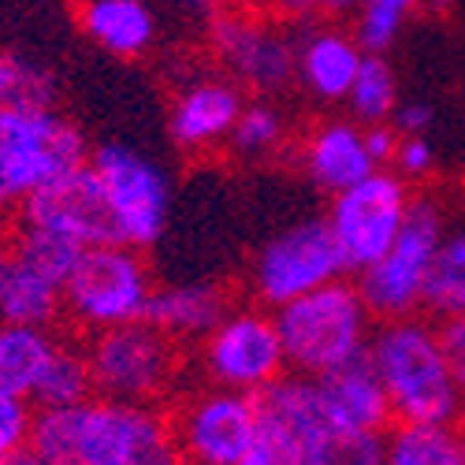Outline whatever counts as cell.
I'll list each match as a JSON object with an SVG mask.
<instances>
[{"mask_svg":"<svg viewBox=\"0 0 465 465\" xmlns=\"http://www.w3.org/2000/svg\"><path fill=\"white\" fill-rule=\"evenodd\" d=\"M436 324H440V339H443L447 361L454 369V380L465 395V317H450V321H436Z\"/></svg>","mask_w":465,"mask_h":465,"instance_id":"cell-34","label":"cell"},{"mask_svg":"<svg viewBox=\"0 0 465 465\" xmlns=\"http://www.w3.org/2000/svg\"><path fill=\"white\" fill-rule=\"evenodd\" d=\"M305 447L309 440L291 420L257 402V436L239 458V465H305Z\"/></svg>","mask_w":465,"mask_h":465,"instance_id":"cell-29","label":"cell"},{"mask_svg":"<svg viewBox=\"0 0 465 465\" xmlns=\"http://www.w3.org/2000/svg\"><path fill=\"white\" fill-rule=\"evenodd\" d=\"M420 8H429L432 15H447L454 8V0H420Z\"/></svg>","mask_w":465,"mask_h":465,"instance_id":"cell-41","label":"cell"},{"mask_svg":"<svg viewBox=\"0 0 465 465\" xmlns=\"http://www.w3.org/2000/svg\"><path fill=\"white\" fill-rule=\"evenodd\" d=\"M86 361L94 395L142 402V406H172L186 391L190 354L186 346L172 342L149 321H131L86 335Z\"/></svg>","mask_w":465,"mask_h":465,"instance_id":"cell-3","label":"cell"},{"mask_svg":"<svg viewBox=\"0 0 465 465\" xmlns=\"http://www.w3.org/2000/svg\"><path fill=\"white\" fill-rule=\"evenodd\" d=\"M183 5L202 8V12H220V8H227V5H235V0H183Z\"/></svg>","mask_w":465,"mask_h":465,"instance_id":"cell-40","label":"cell"},{"mask_svg":"<svg viewBox=\"0 0 465 465\" xmlns=\"http://www.w3.org/2000/svg\"><path fill=\"white\" fill-rule=\"evenodd\" d=\"M391 124L399 134H429L436 124V108L429 101H399Z\"/></svg>","mask_w":465,"mask_h":465,"instance_id":"cell-35","label":"cell"},{"mask_svg":"<svg viewBox=\"0 0 465 465\" xmlns=\"http://www.w3.org/2000/svg\"><path fill=\"white\" fill-rule=\"evenodd\" d=\"M406 12H395V8H383V5H361L354 12V42L365 56H387L395 49V42L402 37V26H406Z\"/></svg>","mask_w":465,"mask_h":465,"instance_id":"cell-31","label":"cell"},{"mask_svg":"<svg viewBox=\"0 0 465 465\" xmlns=\"http://www.w3.org/2000/svg\"><path fill=\"white\" fill-rule=\"evenodd\" d=\"M153 291L157 280L142 250L120 242L86 246L64 280V321L79 335L145 321Z\"/></svg>","mask_w":465,"mask_h":465,"instance_id":"cell-5","label":"cell"},{"mask_svg":"<svg viewBox=\"0 0 465 465\" xmlns=\"http://www.w3.org/2000/svg\"><path fill=\"white\" fill-rule=\"evenodd\" d=\"M432 321L465 317V227L443 231L436 246L429 283H424V309Z\"/></svg>","mask_w":465,"mask_h":465,"instance_id":"cell-24","label":"cell"},{"mask_svg":"<svg viewBox=\"0 0 465 465\" xmlns=\"http://www.w3.org/2000/svg\"><path fill=\"white\" fill-rule=\"evenodd\" d=\"M365 53L354 34L335 23H321L298 42V86L317 104H346Z\"/></svg>","mask_w":465,"mask_h":465,"instance_id":"cell-16","label":"cell"},{"mask_svg":"<svg viewBox=\"0 0 465 465\" xmlns=\"http://www.w3.org/2000/svg\"><path fill=\"white\" fill-rule=\"evenodd\" d=\"M183 465H239L257 436V399L193 383L168 406Z\"/></svg>","mask_w":465,"mask_h":465,"instance_id":"cell-11","label":"cell"},{"mask_svg":"<svg viewBox=\"0 0 465 465\" xmlns=\"http://www.w3.org/2000/svg\"><path fill=\"white\" fill-rule=\"evenodd\" d=\"M246 101V90L227 74H198L175 90L168 108V134L183 153H213L227 145Z\"/></svg>","mask_w":465,"mask_h":465,"instance_id":"cell-14","label":"cell"},{"mask_svg":"<svg viewBox=\"0 0 465 465\" xmlns=\"http://www.w3.org/2000/svg\"><path fill=\"white\" fill-rule=\"evenodd\" d=\"M12 223L53 231V235L83 246V250L97 246V242H115V227H112V216H108L104 190H101L90 161L37 190L34 198L19 209V216Z\"/></svg>","mask_w":465,"mask_h":465,"instance_id":"cell-13","label":"cell"},{"mask_svg":"<svg viewBox=\"0 0 465 465\" xmlns=\"http://www.w3.org/2000/svg\"><path fill=\"white\" fill-rule=\"evenodd\" d=\"M298 164L305 179L321 193L335 198L339 190L361 183L376 172V161L369 157L365 127L354 120H321L298 142Z\"/></svg>","mask_w":465,"mask_h":465,"instance_id":"cell-15","label":"cell"},{"mask_svg":"<svg viewBox=\"0 0 465 465\" xmlns=\"http://www.w3.org/2000/svg\"><path fill=\"white\" fill-rule=\"evenodd\" d=\"M205 42L220 74L253 97H280L298 79V42L287 34V23L261 8L227 5L213 12Z\"/></svg>","mask_w":465,"mask_h":465,"instance_id":"cell-7","label":"cell"},{"mask_svg":"<svg viewBox=\"0 0 465 465\" xmlns=\"http://www.w3.org/2000/svg\"><path fill=\"white\" fill-rule=\"evenodd\" d=\"M317 387H321L328 420L335 424V429L380 432L383 436L395 424L391 406H387V391H383V383H380L369 358H358L351 365L321 376Z\"/></svg>","mask_w":465,"mask_h":465,"instance_id":"cell-19","label":"cell"},{"mask_svg":"<svg viewBox=\"0 0 465 465\" xmlns=\"http://www.w3.org/2000/svg\"><path fill=\"white\" fill-rule=\"evenodd\" d=\"M402 134L395 131V124H369L365 127V145H369V157L376 161V168H391L395 161V149H399Z\"/></svg>","mask_w":465,"mask_h":465,"instance_id":"cell-36","label":"cell"},{"mask_svg":"<svg viewBox=\"0 0 465 465\" xmlns=\"http://www.w3.org/2000/svg\"><path fill=\"white\" fill-rule=\"evenodd\" d=\"M383 465H465V420L391 424L383 432Z\"/></svg>","mask_w":465,"mask_h":465,"instance_id":"cell-22","label":"cell"},{"mask_svg":"<svg viewBox=\"0 0 465 465\" xmlns=\"http://www.w3.org/2000/svg\"><path fill=\"white\" fill-rule=\"evenodd\" d=\"M94 395V380H90V361H86V346L64 339L56 342V351L34 387V410H64V406H79Z\"/></svg>","mask_w":465,"mask_h":465,"instance_id":"cell-23","label":"cell"},{"mask_svg":"<svg viewBox=\"0 0 465 465\" xmlns=\"http://www.w3.org/2000/svg\"><path fill=\"white\" fill-rule=\"evenodd\" d=\"M30 420H34V406L30 402L0 395V465H12L19 454H26Z\"/></svg>","mask_w":465,"mask_h":465,"instance_id":"cell-32","label":"cell"},{"mask_svg":"<svg viewBox=\"0 0 465 465\" xmlns=\"http://www.w3.org/2000/svg\"><path fill=\"white\" fill-rule=\"evenodd\" d=\"M86 161L90 142L60 108H0V220H15L37 190Z\"/></svg>","mask_w":465,"mask_h":465,"instance_id":"cell-4","label":"cell"},{"mask_svg":"<svg viewBox=\"0 0 465 465\" xmlns=\"http://www.w3.org/2000/svg\"><path fill=\"white\" fill-rule=\"evenodd\" d=\"M261 12L280 23H313L321 19V0H261Z\"/></svg>","mask_w":465,"mask_h":465,"instance_id":"cell-37","label":"cell"},{"mask_svg":"<svg viewBox=\"0 0 465 465\" xmlns=\"http://www.w3.org/2000/svg\"><path fill=\"white\" fill-rule=\"evenodd\" d=\"M287 372L321 380L342 365L365 358L376 317L351 276L309 291L276 309Z\"/></svg>","mask_w":465,"mask_h":465,"instance_id":"cell-2","label":"cell"},{"mask_svg":"<svg viewBox=\"0 0 465 465\" xmlns=\"http://www.w3.org/2000/svg\"><path fill=\"white\" fill-rule=\"evenodd\" d=\"M365 358L372 361L395 424H461L465 395L447 361L440 324L424 313L376 321Z\"/></svg>","mask_w":465,"mask_h":465,"instance_id":"cell-1","label":"cell"},{"mask_svg":"<svg viewBox=\"0 0 465 465\" xmlns=\"http://www.w3.org/2000/svg\"><path fill=\"white\" fill-rule=\"evenodd\" d=\"M5 253H8V235L0 231V261H5Z\"/></svg>","mask_w":465,"mask_h":465,"instance_id":"cell-43","label":"cell"},{"mask_svg":"<svg viewBox=\"0 0 465 465\" xmlns=\"http://www.w3.org/2000/svg\"><path fill=\"white\" fill-rule=\"evenodd\" d=\"M351 276L331 227L324 216L298 220L257 246L246 268V294L261 309H283L287 302L317 291L331 280Z\"/></svg>","mask_w":465,"mask_h":465,"instance_id":"cell-8","label":"cell"},{"mask_svg":"<svg viewBox=\"0 0 465 465\" xmlns=\"http://www.w3.org/2000/svg\"><path fill=\"white\" fill-rule=\"evenodd\" d=\"M361 8V0H321V19L335 23V19H351Z\"/></svg>","mask_w":465,"mask_h":465,"instance_id":"cell-38","label":"cell"},{"mask_svg":"<svg viewBox=\"0 0 465 465\" xmlns=\"http://www.w3.org/2000/svg\"><path fill=\"white\" fill-rule=\"evenodd\" d=\"M287 145V115L276 97H250L227 138V153L239 161H268Z\"/></svg>","mask_w":465,"mask_h":465,"instance_id":"cell-26","label":"cell"},{"mask_svg":"<svg viewBox=\"0 0 465 465\" xmlns=\"http://www.w3.org/2000/svg\"><path fill=\"white\" fill-rule=\"evenodd\" d=\"M90 168L104 190L115 242L142 253L157 246L172 216L168 172L127 142H101L90 153Z\"/></svg>","mask_w":465,"mask_h":465,"instance_id":"cell-9","label":"cell"},{"mask_svg":"<svg viewBox=\"0 0 465 465\" xmlns=\"http://www.w3.org/2000/svg\"><path fill=\"white\" fill-rule=\"evenodd\" d=\"M305 465H383V436L328 424L309 440Z\"/></svg>","mask_w":465,"mask_h":465,"instance_id":"cell-30","label":"cell"},{"mask_svg":"<svg viewBox=\"0 0 465 465\" xmlns=\"http://www.w3.org/2000/svg\"><path fill=\"white\" fill-rule=\"evenodd\" d=\"M235 305L231 287L216 280H186V283H164L153 291L145 321L161 328L179 346H198Z\"/></svg>","mask_w":465,"mask_h":465,"instance_id":"cell-17","label":"cell"},{"mask_svg":"<svg viewBox=\"0 0 465 465\" xmlns=\"http://www.w3.org/2000/svg\"><path fill=\"white\" fill-rule=\"evenodd\" d=\"M74 23L83 37L115 60H142L161 37V19L149 0H79Z\"/></svg>","mask_w":465,"mask_h":465,"instance_id":"cell-18","label":"cell"},{"mask_svg":"<svg viewBox=\"0 0 465 465\" xmlns=\"http://www.w3.org/2000/svg\"><path fill=\"white\" fill-rule=\"evenodd\" d=\"M190 351V372L198 376V383L227 387V391H242L253 399L287 376L276 313L253 302H235L227 317Z\"/></svg>","mask_w":465,"mask_h":465,"instance_id":"cell-6","label":"cell"},{"mask_svg":"<svg viewBox=\"0 0 465 465\" xmlns=\"http://www.w3.org/2000/svg\"><path fill=\"white\" fill-rule=\"evenodd\" d=\"M351 120L369 127V124H387L399 108V74L387 56H365L358 67V79L346 97Z\"/></svg>","mask_w":465,"mask_h":465,"instance_id":"cell-27","label":"cell"},{"mask_svg":"<svg viewBox=\"0 0 465 465\" xmlns=\"http://www.w3.org/2000/svg\"><path fill=\"white\" fill-rule=\"evenodd\" d=\"M60 335L53 328L0 324V395L30 402Z\"/></svg>","mask_w":465,"mask_h":465,"instance_id":"cell-21","label":"cell"},{"mask_svg":"<svg viewBox=\"0 0 465 465\" xmlns=\"http://www.w3.org/2000/svg\"><path fill=\"white\" fill-rule=\"evenodd\" d=\"M443 231V209L432 198H413V209L391 250L358 272V291L376 321L413 317L424 309V283H429V268Z\"/></svg>","mask_w":465,"mask_h":465,"instance_id":"cell-10","label":"cell"},{"mask_svg":"<svg viewBox=\"0 0 465 465\" xmlns=\"http://www.w3.org/2000/svg\"><path fill=\"white\" fill-rule=\"evenodd\" d=\"M8 246H12V253H19L30 268H37V272L49 276V280L60 283V287H64V280L71 276L74 261H79V253H83V246H74V242L53 235V231L26 227V223H12Z\"/></svg>","mask_w":465,"mask_h":465,"instance_id":"cell-28","label":"cell"},{"mask_svg":"<svg viewBox=\"0 0 465 465\" xmlns=\"http://www.w3.org/2000/svg\"><path fill=\"white\" fill-rule=\"evenodd\" d=\"M56 321H64V287L30 268L8 246L0 261V324L53 328Z\"/></svg>","mask_w":465,"mask_h":465,"instance_id":"cell-20","label":"cell"},{"mask_svg":"<svg viewBox=\"0 0 465 465\" xmlns=\"http://www.w3.org/2000/svg\"><path fill=\"white\" fill-rule=\"evenodd\" d=\"M0 108H19V112L60 108L56 71L26 53L0 49Z\"/></svg>","mask_w":465,"mask_h":465,"instance_id":"cell-25","label":"cell"},{"mask_svg":"<svg viewBox=\"0 0 465 465\" xmlns=\"http://www.w3.org/2000/svg\"><path fill=\"white\" fill-rule=\"evenodd\" d=\"M410 209H413V190L391 168H376L361 183L335 193L324 220L346 264H351V272H361V268H369L391 250Z\"/></svg>","mask_w":465,"mask_h":465,"instance_id":"cell-12","label":"cell"},{"mask_svg":"<svg viewBox=\"0 0 465 465\" xmlns=\"http://www.w3.org/2000/svg\"><path fill=\"white\" fill-rule=\"evenodd\" d=\"M361 5H383V8H395V12H417L420 0H361Z\"/></svg>","mask_w":465,"mask_h":465,"instance_id":"cell-39","label":"cell"},{"mask_svg":"<svg viewBox=\"0 0 465 465\" xmlns=\"http://www.w3.org/2000/svg\"><path fill=\"white\" fill-rule=\"evenodd\" d=\"M12 465H37V461H34V454H30V450H26V454H19V458H15V461H12Z\"/></svg>","mask_w":465,"mask_h":465,"instance_id":"cell-42","label":"cell"},{"mask_svg":"<svg viewBox=\"0 0 465 465\" xmlns=\"http://www.w3.org/2000/svg\"><path fill=\"white\" fill-rule=\"evenodd\" d=\"M436 168V145L429 134H402L399 149H395V161H391V172H399L410 186L429 179Z\"/></svg>","mask_w":465,"mask_h":465,"instance_id":"cell-33","label":"cell"}]
</instances>
